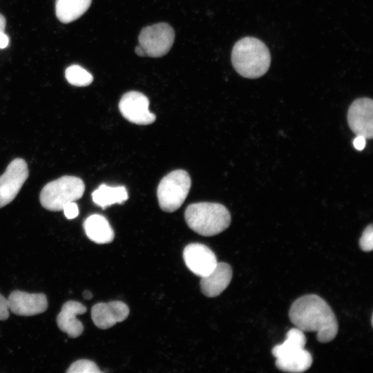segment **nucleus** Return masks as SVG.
<instances>
[{
	"instance_id": "nucleus-1",
	"label": "nucleus",
	"mask_w": 373,
	"mask_h": 373,
	"mask_svg": "<svg viewBox=\"0 0 373 373\" xmlns=\"http://www.w3.org/2000/svg\"><path fill=\"white\" fill-rule=\"evenodd\" d=\"M289 317L296 327L303 332H316V338L321 343L332 341L338 334V321L333 310L316 294L297 298L290 307Z\"/></svg>"
},
{
	"instance_id": "nucleus-2",
	"label": "nucleus",
	"mask_w": 373,
	"mask_h": 373,
	"mask_svg": "<svg viewBox=\"0 0 373 373\" xmlns=\"http://www.w3.org/2000/svg\"><path fill=\"white\" fill-rule=\"evenodd\" d=\"M231 62L239 75L246 78L256 79L267 72L271 64V55L261 40L245 37L233 46Z\"/></svg>"
},
{
	"instance_id": "nucleus-3",
	"label": "nucleus",
	"mask_w": 373,
	"mask_h": 373,
	"mask_svg": "<svg viewBox=\"0 0 373 373\" xmlns=\"http://www.w3.org/2000/svg\"><path fill=\"white\" fill-rule=\"evenodd\" d=\"M189 227L203 236L217 235L229 227L231 215L222 204L198 202L189 205L184 212Z\"/></svg>"
},
{
	"instance_id": "nucleus-4",
	"label": "nucleus",
	"mask_w": 373,
	"mask_h": 373,
	"mask_svg": "<svg viewBox=\"0 0 373 373\" xmlns=\"http://www.w3.org/2000/svg\"><path fill=\"white\" fill-rule=\"evenodd\" d=\"M84 190L85 184L82 179L64 175L44 186L39 195L40 203L47 210L61 211L68 202L80 199Z\"/></svg>"
},
{
	"instance_id": "nucleus-5",
	"label": "nucleus",
	"mask_w": 373,
	"mask_h": 373,
	"mask_svg": "<svg viewBox=\"0 0 373 373\" xmlns=\"http://www.w3.org/2000/svg\"><path fill=\"white\" fill-rule=\"evenodd\" d=\"M191 185V178L184 170H175L164 176L157 189V196L162 210L166 212L178 210L186 198Z\"/></svg>"
},
{
	"instance_id": "nucleus-6",
	"label": "nucleus",
	"mask_w": 373,
	"mask_h": 373,
	"mask_svg": "<svg viewBox=\"0 0 373 373\" xmlns=\"http://www.w3.org/2000/svg\"><path fill=\"white\" fill-rule=\"evenodd\" d=\"M175 39L173 28L166 23H158L144 27L140 32L139 45L146 55L160 57L169 52Z\"/></svg>"
},
{
	"instance_id": "nucleus-7",
	"label": "nucleus",
	"mask_w": 373,
	"mask_h": 373,
	"mask_svg": "<svg viewBox=\"0 0 373 373\" xmlns=\"http://www.w3.org/2000/svg\"><path fill=\"white\" fill-rule=\"evenodd\" d=\"M28 167L22 158H15L0 176V208L10 203L28 177Z\"/></svg>"
},
{
	"instance_id": "nucleus-8",
	"label": "nucleus",
	"mask_w": 373,
	"mask_h": 373,
	"mask_svg": "<svg viewBox=\"0 0 373 373\" xmlns=\"http://www.w3.org/2000/svg\"><path fill=\"white\" fill-rule=\"evenodd\" d=\"M149 101L146 95L137 91H129L121 97L119 109L128 121L142 125L152 124L155 115L149 110Z\"/></svg>"
},
{
	"instance_id": "nucleus-9",
	"label": "nucleus",
	"mask_w": 373,
	"mask_h": 373,
	"mask_svg": "<svg viewBox=\"0 0 373 373\" xmlns=\"http://www.w3.org/2000/svg\"><path fill=\"white\" fill-rule=\"evenodd\" d=\"M347 122L351 131L357 136L370 140L373 136V101L362 97L355 99L347 111Z\"/></svg>"
},
{
	"instance_id": "nucleus-10",
	"label": "nucleus",
	"mask_w": 373,
	"mask_h": 373,
	"mask_svg": "<svg viewBox=\"0 0 373 373\" xmlns=\"http://www.w3.org/2000/svg\"><path fill=\"white\" fill-rule=\"evenodd\" d=\"M183 258L189 270L200 277L209 274L218 263L213 251L200 243L186 245L184 249Z\"/></svg>"
},
{
	"instance_id": "nucleus-11",
	"label": "nucleus",
	"mask_w": 373,
	"mask_h": 373,
	"mask_svg": "<svg viewBox=\"0 0 373 373\" xmlns=\"http://www.w3.org/2000/svg\"><path fill=\"white\" fill-rule=\"evenodd\" d=\"M8 301L9 310L18 316L37 315L48 308L47 298L42 293L30 294L15 290L10 293Z\"/></svg>"
},
{
	"instance_id": "nucleus-12",
	"label": "nucleus",
	"mask_w": 373,
	"mask_h": 373,
	"mask_svg": "<svg viewBox=\"0 0 373 373\" xmlns=\"http://www.w3.org/2000/svg\"><path fill=\"white\" fill-rule=\"evenodd\" d=\"M128 314L127 305L118 300L97 303L91 309L94 324L102 329H108L117 323L126 320Z\"/></svg>"
},
{
	"instance_id": "nucleus-13",
	"label": "nucleus",
	"mask_w": 373,
	"mask_h": 373,
	"mask_svg": "<svg viewBox=\"0 0 373 373\" xmlns=\"http://www.w3.org/2000/svg\"><path fill=\"white\" fill-rule=\"evenodd\" d=\"M85 305L79 302L68 300L66 302L57 316V325L59 329L68 334L70 338L79 336L83 331L84 326L76 316L86 312Z\"/></svg>"
},
{
	"instance_id": "nucleus-14",
	"label": "nucleus",
	"mask_w": 373,
	"mask_h": 373,
	"mask_svg": "<svg viewBox=\"0 0 373 373\" xmlns=\"http://www.w3.org/2000/svg\"><path fill=\"white\" fill-rule=\"evenodd\" d=\"M232 275V269L229 264L218 262L212 271L201 277L200 285L202 293L210 298L219 296L229 285Z\"/></svg>"
},
{
	"instance_id": "nucleus-15",
	"label": "nucleus",
	"mask_w": 373,
	"mask_h": 373,
	"mask_svg": "<svg viewBox=\"0 0 373 373\" xmlns=\"http://www.w3.org/2000/svg\"><path fill=\"white\" fill-rule=\"evenodd\" d=\"M83 227L87 237L97 244L111 242L115 237L114 231L106 218L99 214L88 216Z\"/></svg>"
},
{
	"instance_id": "nucleus-16",
	"label": "nucleus",
	"mask_w": 373,
	"mask_h": 373,
	"mask_svg": "<svg viewBox=\"0 0 373 373\" xmlns=\"http://www.w3.org/2000/svg\"><path fill=\"white\" fill-rule=\"evenodd\" d=\"M312 363L313 358L311 353L303 348L277 358L275 365L281 371L296 373L307 370Z\"/></svg>"
},
{
	"instance_id": "nucleus-17",
	"label": "nucleus",
	"mask_w": 373,
	"mask_h": 373,
	"mask_svg": "<svg viewBox=\"0 0 373 373\" xmlns=\"http://www.w3.org/2000/svg\"><path fill=\"white\" fill-rule=\"evenodd\" d=\"M92 0H56L57 18L64 23L75 21L88 9Z\"/></svg>"
},
{
	"instance_id": "nucleus-18",
	"label": "nucleus",
	"mask_w": 373,
	"mask_h": 373,
	"mask_svg": "<svg viewBox=\"0 0 373 373\" xmlns=\"http://www.w3.org/2000/svg\"><path fill=\"white\" fill-rule=\"evenodd\" d=\"M128 192L124 186H109L101 184L92 193L95 204L105 209L113 204H122L128 199Z\"/></svg>"
},
{
	"instance_id": "nucleus-19",
	"label": "nucleus",
	"mask_w": 373,
	"mask_h": 373,
	"mask_svg": "<svg viewBox=\"0 0 373 373\" xmlns=\"http://www.w3.org/2000/svg\"><path fill=\"white\" fill-rule=\"evenodd\" d=\"M307 338L304 332L297 327L290 329L286 334L285 341L276 345L271 353L276 358L285 356L294 351L305 347Z\"/></svg>"
},
{
	"instance_id": "nucleus-20",
	"label": "nucleus",
	"mask_w": 373,
	"mask_h": 373,
	"mask_svg": "<svg viewBox=\"0 0 373 373\" xmlns=\"http://www.w3.org/2000/svg\"><path fill=\"white\" fill-rule=\"evenodd\" d=\"M65 77L72 85L86 86L93 82V75L85 68L79 65H72L65 70Z\"/></svg>"
},
{
	"instance_id": "nucleus-21",
	"label": "nucleus",
	"mask_w": 373,
	"mask_h": 373,
	"mask_svg": "<svg viewBox=\"0 0 373 373\" xmlns=\"http://www.w3.org/2000/svg\"><path fill=\"white\" fill-rule=\"evenodd\" d=\"M67 373H98V366L92 361L80 359L73 363L66 370Z\"/></svg>"
},
{
	"instance_id": "nucleus-22",
	"label": "nucleus",
	"mask_w": 373,
	"mask_h": 373,
	"mask_svg": "<svg viewBox=\"0 0 373 373\" xmlns=\"http://www.w3.org/2000/svg\"><path fill=\"white\" fill-rule=\"evenodd\" d=\"M359 247L364 251H371L373 249V227L368 225L362 233L359 240Z\"/></svg>"
},
{
	"instance_id": "nucleus-23",
	"label": "nucleus",
	"mask_w": 373,
	"mask_h": 373,
	"mask_svg": "<svg viewBox=\"0 0 373 373\" xmlns=\"http://www.w3.org/2000/svg\"><path fill=\"white\" fill-rule=\"evenodd\" d=\"M62 210L68 219H73L79 214L78 207L74 202H70L66 204Z\"/></svg>"
},
{
	"instance_id": "nucleus-24",
	"label": "nucleus",
	"mask_w": 373,
	"mask_h": 373,
	"mask_svg": "<svg viewBox=\"0 0 373 373\" xmlns=\"http://www.w3.org/2000/svg\"><path fill=\"white\" fill-rule=\"evenodd\" d=\"M9 317V305L8 299L0 294V321H5Z\"/></svg>"
},
{
	"instance_id": "nucleus-25",
	"label": "nucleus",
	"mask_w": 373,
	"mask_h": 373,
	"mask_svg": "<svg viewBox=\"0 0 373 373\" xmlns=\"http://www.w3.org/2000/svg\"><path fill=\"white\" fill-rule=\"evenodd\" d=\"M365 138L361 135H357L353 141L354 148L358 151H361L365 146Z\"/></svg>"
},
{
	"instance_id": "nucleus-26",
	"label": "nucleus",
	"mask_w": 373,
	"mask_h": 373,
	"mask_svg": "<svg viewBox=\"0 0 373 373\" xmlns=\"http://www.w3.org/2000/svg\"><path fill=\"white\" fill-rule=\"evenodd\" d=\"M9 44V37L4 32H0V48H6Z\"/></svg>"
},
{
	"instance_id": "nucleus-27",
	"label": "nucleus",
	"mask_w": 373,
	"mask_h": 373,
	"mask_svg": "<svg viewBox=\"0 0 373 373\" xmlns=\"http://www.w3.org/2000/svg\"><path fill=\"white\" fill-rule=\"evenodd\" d=\"M6 20L4 16L0 14V32H4L6 28Z\"/></svg>"
},
{
	"instance_id": "nucleus-28",
	"label": "nucleus",
	"mask_w": 373,
	"mask_h": 373,
	"mask_svg": "<svg viewBox=\"0 0 373 373\" xmlns=\"http://www.w3.org/2000/svg\"><path fill=\"white\" fill-rule=\"evenodd\" d=\"M135 52L138 56H140V57L146 56L144 49L140 45L135 47Z\"/></svg>"
},
{
	"instance_id": "nucleus-29",
	"label": "nucleus",
	"mask_w": 373,
	"mask_h": 373,
	"mask_svg": "<svg viewBox=\"0 0 373 373\" xmlns=\"http://www.w3.org/2000/svg\"><path fill=\"white\" fill-rule=\"evenodd\" d=\"M82 296H83L84 298L86 299V300H90L93 297L92 293L88 290H85L83 292Z\"/></svg>"
}]
</instances>
